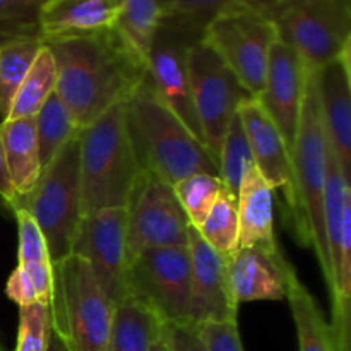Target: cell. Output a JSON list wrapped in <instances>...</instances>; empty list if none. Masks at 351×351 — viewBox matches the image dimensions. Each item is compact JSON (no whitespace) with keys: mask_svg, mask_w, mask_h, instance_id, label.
<instances>
[{"mask_svg":"<svg viewBox=\"0 0 351 351\" xmlns=\"http://www.w3.org/2000/svg\"><path fill=\"white\" fill-rule=\"evenodd\" d=\"M24 209L40 226L51 264L72 256L75 233L82 219L79 132L60 147L43 168L33 191L10 208Z\"/></svg>","mask_w":351,"mask_h":351,"instance_id":"obj_7","label":"cell"},{"mask_svg":"<svg viewBox=\"0 0 351 351\" xmlns=\"http://www.w3.org/2000/svg\"><path fill=\"white\" fill-rule=\"evenodd\" d=\"M0 351H5V350H3V346H2V343H0Z\"/></svg>","mask_w":351,"mask_h":351,"instance_id":"obj_43","label":"cell"},{"mask_svg":"<svg viewBox=\"0 0 351 351\" xmlns=\"http://www.w3.org/2000/svg\"><path fill=\"white\" fill-rule=\"evenodd\" d=\"M307 77L297 51L278 38L269 51L263 93L256 99L280 130L291 158L300 127Z\"/></svg>","mask_w":351,"mask_h":351,"instance_id":"obj_14","label":"cell"},{"mask_svg":"<svg viewBox=\"0 0 351 351\" xmlns=\"http://www.w3.org/2000/svg\"><path fill=\"white\" fill-rule=\"evenodd\" d=\"M5 33H7V31H5ZM16 34H17V33H16Z\"/></svg>","mask_w":351,"mask_h":351,"instance_id":"obj_44","label":"cell"},{"mask_svg":"<svg viewBox=\"0 0 351 351\" xmlns=\"http://www.w3.org/2000/svg\"><path fill=\"white\" fill-rule=\"evenodd\" d=\"M245 0H167L161 5L160 23L202 36L206 24L218 12Z\"/></svg>","mask_w":351,"mask_h":351,"instance_id":"obj_32","label":"cell"},{"mask_svg":"<svg viewBox=\"0 0 351 351\" xmlns=\"http://www.w3.org/2000/svg\"><path fill=\"white\" fill-rule=\"evenodd\" d=\"M45 40L38 33L17 34L0 47V117L5 120L17 89L40 53Z\"/></svg>","mask_w":351,"mask_h":351,"instance_id":"obj_23","label":"cell"},{"mask_svg":"<svg viewBox=\"0 0 351 351\" xmlns=\"http://www.w3.org/2000/svg\"><path fill=\"white\" fill-rule=\"evenodd\" d=\"M17 221V264H34L50 261L47 242L40 226L24 209H14Z\"/></svg>","mask_w":351,"mask_h":351,"instance_id":"obj_34","label":"cell"},{"mask_svg":"<svg viewBox=\"0 0 351 351\" xmlns=\"http://www.w3.org/2000/svg\"><path fill=\"white\" fill-rule=\"evenodd\" d=\"M319 115L343 173L351 171V48L312 72Z\"/></svg>","mask_w":351,"mask_h":351,"instance_id":"obj_16","label":"cell"},{"mask_svg":"<svg viewBox=\"0 0 351 351\" xmlns=\"http://www.w3.org/2000/svg\"><path fill=\"white\" fill-rule=\"evenodd\" d=\"M254 165L252 151L239 113L232 119L218 154V178L223 189L237 199L240 184Z\"/></svg>","mask_w":351,"mask_h":351,"instance_id":"obj_28","label":"cell"},{"mask_svg":"<svg viewBox=\"0 0 351 351\" xmlns=\"http://www.w3.org/2000/svg\"><path fill=\"white\" fill-rule=\"evenodd\" d=\"M206 243L221 256H230L239 245V215L237 199L223 189L219 197L213 204L204 221L197 228Z\"/></svg>","mask_w":351,"mask_h":351,"instance_id":"obj_29","label":"cell"},{"mask_svg":"<svg viewBox=\"0 0 351 351\" xmlns=\"http://www.w3.org/2000/svg\"><path fill=\"white\" fill-rule=\"evenodd\" d=\"M151 351H171V346L170 343H168L167 336H165L163 328H161L160 335L156 336V339H154L153 345H151Z\"/></svg>","mask_w":351,"mask_h":351,"instance_id":"obj_40","label":"cell"},{"mask_svg":"<svg viewBox=\"0 0 351 351\" xmlns=\"http://www.w3.org/2000/svg\"><path fill=\"white\" fill-rule=\"evenodd\" d=\"M125 209L129 263L147 249L189 245L187 215L173 187L158 175L141 171Z\"/></svg>","mask_w":351,"mask_h":351,"instance_id":"obj_11","label":"cell"},{"mask_svg":"<svg viewBox=\"0 0 351 351\" xmlns=\"http://www.w3.org/2000/svg\"><path fill=\"white\" fill-rule=\"evenodd\" d=\"M199 40V34L160 23L147 57V79L165 106L204 144L189 74V48Z\"/></svg>","mask_w":351,"mask_h":351,"instance_id":"obj_13","label":"cell"},{"mask_svg":"<svg viewBox=\"0 0 351 351\" xmlns=\"http://www.w3.org/2000/svg\"><path fill=\"white\" fill-rule=\"evenodd\" d=\"M125 103L79 130L84 216L106 208H125L143 171L130 137Z\"/></svg>","mask_w":351,"mask_h":351,"instance_id":"obj_3","label":"cell"},{"mask_svg":"<svg viewBox=\"0 0 351 351\" xmlns=\"http://www.w3.org/2000/svg\"><path fill=\"white\" fill-rule=\"evenodd\" d=\"M51 332L48 304H31L19 307V326L14 351H47Z\"/></svg>","mask_w":351,"mask_h":351,"instance_id":"obj_33","label":"cell"},{"mask_svg":"<svg viewBox=\"0 0 351 351\" xmlns=\"http://www.w3.org/2000/svg\"><path fill=\"white\" fill-rule=\"evenodd\" d=\"M197 329L208 351H245L237 322H211Z\"/></svg>","mask_w":351,"mask_h":351,"instance_id":"obj_36","label":"cell"},{"mask_svg":"<svg viewBox=\"0 0 351 351\" xmlns=\"http://www.w3.org/2000/svg\"><path fill=\"white\" fill-rule=\"evenodd\" d=\"M189 74L204 146L218 167L226 129L239 106L252 96L242 88L228 65L201 40L189 48Z\"/></svg>","mask_w":351,"mask_h":351,"instance_id":"obj_10","label":"cell"},{"mask_svg":"<svg viewBox=\"0 0 351 351\" xmlns=\"http://www.w3.org/2000/svg\"><path fill=\"white\" fill-rule=\"evenodd\" d=\"M239 247L280 250L274 233V191L256 167L250 168L237 195Z\"/></svg>","mask_w":351,"mask_h":351,"instance_id":"obj_20","label":"cell"},{"mask_svg":"<svg viewBox=\"0 0 351 351\" xmlns=\"http://www.w3.org/2000/svg\"><path fill=\"white\" fill-rule=\"evenodd\" d=\"M163 326L153 314L125 300L117 305L112 336L106 351H151V345Z\"/></svg>","mask_w":351,"mask_h":351,"instance_id":"obj_26","label":"cell"},{"mask_svg":"<svg viewBox=\"0 0 351 351\" xmlns=\"http://www.w3.org/2000/svg\"><path fill=\"white\" fill-rule=\"evenodd\" d=\"M329 144L319 115L312 75L308 74L302 105L300 127L293 149L295 192H297V216L295 232L302 245L312 247L317 256L322 276L332 293V273L326 239L324 195L328 182Z\"/></svg>","mask_w":351,"mask_h":351,"instance_id":"obj_4","label":"cell"},{"mask_svg":"<svg viewBox=\"0 0 351 351\" xmlns=\"http://www.w3.org/2000/svg\"><path fill=\"white\" fill-rule=\"evenodd\" d=\"M165 336L170 343L171 351H208L197 326L191 324H173L163 326Z\"/></svg>","mask_w":351,"mask_h":351,"instance_id":"obj_37","label":"cell"},{"mask_svg":"<svg viewBox=\"0 0 351 351\" xmlns=\"http://www.w3.org/2000/svg\"><path fill=\"white\" fill-rule=\"evenodd\" d=\"M47 351H69L67 345L64 343V339H62L60 336L53 331V329H51V332H50V339H48Z\"/></svg>","mask_w":351,"mask_h":351,"instance_id":"obj_39","label":"cell"},{"mask_svg":"<svg viewBox=\"0 0 351 351\" xmlns=\"http://www.w3.org/2000/svg\"><path fill=\"white\" fill-rule=\"evenodd\" d=\"M293 266L281 250L239 247L226 256L230 290L237 304L287 298L288 276Z\"/></svg>","mask_w":351,"mask_h":351,"instance_id":"obj_18","label":"cell"},{"mask_svg":"<svg viewBox=\"0 0 351 351\" xmlns=\"http://www.w3.org/2000/svg\"><path fill=\"white\" fill-rule=\"evenodd\" d=\"M45 43L57 65L55 93L79 130L119 103H125L147 75V65L119 40L113 29Z\"/></svg>","mask_w":351,"mask_h":351,"instance_id":"obj_1","label":"cell"},{"mask_svg":"<svg viewBox=\"0 0 351 351\" xmlns=\"http://www.w3.org/2000/svg\"><path fill=\"white\" fill-rule=\"evenodd\" d=\"M0 199L5 202L7 208H12L14 202H16L17 195L16 191L12 187V182H10L9 170H7L5 163V154H3V144H2V132H0Z\"/></svg>","mask_w":351,"mask_h":351,"instance_id":"obj_38","label":"cell"},{"mask_svg":"<svg viewBox=\"0 0 351 351\" xmlns=\"http://www.w3.org/2000/svg\"><path fill=\"white\" fill-rule=\"evenodd\" d=\"M72 256L91 267L99 287L112 304L127 300V209L106 208L82 216L75 233Z\"/></svg>","mask_w":351,"mask_h":351,"instance_id":"obj_12","label":"cell"},{"mask_svg":"<svg viewBox=\"0 0 351 351\" xmlns=\"http://www.w3.org/2000/svg\"><path fill=\"white\" fill-rule=\"evenodd\" d=\"M269 17L307 74L351 48V0H245Z\"/></svg>","mask_w":351,"mask_h":351,"instance_id":"obj_6","label":"cell"},{"mask_svg":"<svg viewBox=\"0 0 351 351\" xmlns=\"http://www.w3.org/2000/svg\"><path fill=\"white\" fill-rule=\"evenodd\" d=\"M122 0H43L36 14V31L45 41L88 36L112 31Z\"/></svg>","mask_w":351,"mask_h":351,"instance_id":"obj_19","label":"cell"},{"mask_svg":"<svg viewBox=\"0 0 351 351\" xmlns=\"http://www.w3.org/2000/svg\"><path fill=\"white\" fill-rule=\"evenodd\" d=\"M34 127H36L38 147H40V160L43 168L53 160L60 147L79 132L71 112L58 98L57 93H51L38 110L34 115Z\"/></svg>","mask_w":351,"mask_h":351,"instance_id":"obj_27","label":"cell"},{"mask_svg":"<svg viewBox=\"0 0 351 351\" xmlns=\"http://www.w3.org/2000/svg\"><path fill=\"white\" fill-rule=\"evenodd\" d=\"M51 329L69 351H106L115 305L99 287L86 261L77 256L51 264Z\"/></svg>","mask_w":351,"mask_h":351,"instance_id":"obj_5","label":"cell"},{"mask_svg":"<svg viewBox=\"0 0 351 351\" xmlns=\"http://www.w3.org/2000/svg\"><path fill=\"white\" fill-rule=\"evenodd\" d=\"M165 2H167V0H158V3H160V7H161V5H163V3H165Z\"/></svg>","mask_w":351,"mask_h":351,"instance_id":"obj_42","label":"cell"},{"mask_svg":"<svg viewBox=\"0 0 351 351\" xmlns=\"http://www.w3.org/2000/svg\"><path fill=\"white\" fill-rule=\"evenodd\" d=\"M43 0H0V31L38 33L36 14Z\"/></svg>","mask_w":351,"mask_h":351,"instance_id":"obj_35","label":"cell"},{"mask_svg":"<svg viewBox=\"0 0 351 351\" xmlns=\"http://www.w3.org/2000/svg\"><path fill=\"white\" fill-rule=\"evenodd\" d=\"M287 300L297 328L300 351H341L331 322L326 321L321 307L297 276L295 269L288 276Z\"/></svg>","mask_w":351,"mask_h":351,"instance_id":"obj_22","label":"cell"},{"mask_svg":"<svg viewBox=\"0 0 351 351\" xmlns=\"http://www.w3.org/2000/svg\"><path fill=\"white\" fill-rule=\"evenodd\" d=\"M50 261L34 264H17L5 285V295L19 307L31 304H48L51 297Z\"/></svg>","mask_w":351,"mask_h":351,"instance_id":"obj_30","label":"cell"},{"mask_svg":"<svg viewBox=\"0 0 351 351\" xmlns=\"http://www.w3.org/2000/svg\"><path fill=\"white\" fill-rule=\"evenodd\" d=\"M276 40L273 21L247 2L216 14L201 36L252 98L263 93L269 51Z\"/></svg>","mask_w":351,"mask_h":351,"instance_id":"obj_8","label":"cell"},{"mask_svg":"<svg viewBox=\"0 0 351 351\" xmlns=\"http://www.w3.org/2000/svg\"><path fill=\"white\" fill-rule=\"evenodd\" d=\"M57 88V65L48 45L41 47L23 84L17 89L5 120L31 119Z\"/></svg>","mask_w":351,"mask_h":351,"instance_id":"obj_25","label":"cell"},{"mask_svg":"<svg viewBox=\"0 0 351 351\" xmlns=\"http://www.w3.org/2000/svg\"><path fill=\"white\" fill-rule=\"evenodd\" d=\"M127 300L153 314L161 326L187 324L191 311L189 245L156 247L134 257L127 269Z\"/></svg>","mask_w":351,"mask_h":351,"instance_id":"obj_9","label":"cell"},{"mask_svg":"<svg viewBox=\"0 0 351 351\" xmlns=\"http://www.w3.org/2000/svg\"><path fill=\"white\" fill-rule=\"evenodd\" d=\"M191 250V311L194 326L211 322H237L239 304L233 298L226 273V257L202 239L197 228H189Z\"/></svg>","mask_w":351,"mask_h":351,"instance_id":"obj_15","label":"cell"},{"mask_svg":"<svg viewBox=\"0 0 351 351\" xmlns=\"http://www.w3.org/2000/svg\"><path fill=\"white\" fill-rule=\"evenodd\" d=\"M221 191L218 175L211 173H194L173 185L175 195L194 228L201 226Z\"/></svg>","mask_w":351,"mask_h":351,"instance_id":"obj_31","label":"cell"},{"mask_svg":"<svg viewBox=\"0 0 351 351\" xmlns=\"http://www.w3.org/2000/svg\"><path fill=\"white\" fill-rule=\"evenodd\" d=\"M160 21L161 7L158 0H122V9L113 31L119 40L147 65Z\"/></svg>","mask_w":351,"mask_h":351,"instance_id":"obj_24","label":"cell"},{"mask_svg":"<svg viewBox=\"0 0 351 351\" xmlns=\"http://www.w3.org/2000/svg\"><path fill=\"white\" fill-rule=\"evenodd\" d=\"M21 34H26V33H21ZM17 36L16 33H5V31H0V47H2L3 43H5L7 40H10V38Z\"/></svg>","mask_w":351,"mask_h":351,"instance_id":"obj_41","label":"cell"},{"mask_svg":"<svg viewBox=\"0 0 351 351\" xmlns=\"http://www.w3.org/2000/svg\"><path fill=\"white\" fill-rule=\"evenodd\" d=\"M127 122L143 170L173 187L194 173L218 175V167L204 144L165 106L149 79L127 99Z\"/></svg>","mask_w":351,"mask_h":351,"instance_id":"obj_2","label":"cell"},{"mask_svg":"<svg viewBox=\"0 0 351 351\" xmlns=\"http://www.w3.org/2000/svg\"><path fill=\"white\" fill-rule=\"evenodd\" d=\"M249 139L254 165L273 191H283L291 218L297 216V192L291 154L280 130L256 98H249L237 110Z\"/></svg>","mask_w":351,"mask_h":351,"instance_id":"obj_17","label":"cell"},{"mask_svg":"<svg viewBox=\"0 0 351 351\" xmlns=\"http://www.w3.org/2000/svg\"><path fill=\"white\" fill-rule=\"evenodd\" d=\"M0 132H2L3 154H5L10 182H12L17 199L24 197L33 191L36 182L40 180L41 171H43L34 117L2 120Z\"/></svg>","mask_w":351,"mask_h":351,"instance_id":"obj_21","label":"cell"}]
</instances>
